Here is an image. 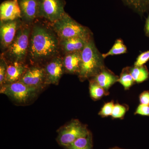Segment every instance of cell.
<instances>
[{"label": "cell", "instance_id": "obj_4", "mask_svg": "<svg viewBox=\"0 0 149 149\" xmlns=\"http://www.w3.org/2000/svg\"><path fill=\"white\" fill-rule=\"evenodd\" d=\"M0 93L4 94L16 104L26 105L37 99L41 90L26 85L18 81L1 86Z\"/></svg>", "mask_w": 149, "mask_h": 149}, {"label": "cell", "instance_id": "obj_11", "mask_svg": "<svg viewBox=\"0 0 149 149\" xmlns=\"http://www.w3.org/2000/svg\"><path fill=\"white\" fill-rule=\"evenodd\" d=\"M18 3L21 19L24 24L32 25L38 18L39 0H17Z\"/></svg>", "mask_w": 149, "mask_h": 149}, {"label": "cell", "instance_id": "obj_2", "mask_svg": "<svg viewBox=\"0 0 149 149\" xmlns=\"http://www.w3.org/2000/svg\"><path fill=\"white\" fill-rule=\"evenodd\" d=\"M104 59L92 37L81 51V64L78 74L80 81L93 78L105 69Z\"/></svg>", "mask_w": 149, "mask_h": 149}, {"label": "cell", "instance_id": "obj_28", "mask_svg": "<svg viewBox=\"0 0 149 149\" xmlns=\"http://www.w3.org/2000/svg\"><path fill=\"white\" fill-rule=\"evenodd\" d=\"M139 99L141 104L149 105V91H145L141 93Z\"/></svg>", "mask_w": 149, "mask_h": 149}, {"label": "cell", "instance_id": "obj_7", "mask_svg": "<svg viewBox=\"0 0 149 149\" xmlns=\"http://www.w3.org/2000/svg\"><path fill=\"white\" fill-rule=\"evenodd\" d=\"M38 18L53 23L65 13L64 0H39Z\"/></svg>", "mask_w": 149, "mask_h": 149}, {"label": "cell", "instance_id": "obj_21", "mask_svg": "<svg viewBox=\"0 0 149 149\" xmlns=\"http://www.w3.org/2000/svg\"><path fill=\"white\" fill-rule=\"evenodd\" d=\"M118 82L121 84L125 90L129 89L133 85L135 81L130 74L129 68H125L123 70Z\"/></svg>", "mask_w": 149, "mask_h": 149}, {"label": "cell", "instance_id": "obj_24", "mask_svg": "<svg viewBox=\"0 0 149 149\" xmlns=\"http://www.w3.org/2000/svg\"><path fill=\"white\" fill-rule=\"evenodd\" d=\"M125 107L119 104L114 105L111 116L114 118H120L124 116L126 112Z\"/></svg>", "mask_w": 149, "mask_h": 149}, {"label": "cell", "instance_id": "obj_5", "mask_svg": "<svg viewBox=\"0 0 149 149\" xmlns=\"http://www.w3.org/2000/svg\"><path fill=\"white\" fill-rule=\"evenodd\" d=\"M51 24L60 40L72 37H93L92 32L88 27L77 22L66 13L61 18Z\"/></svg>", "mask_w": 149, "mask_h": 149}, {"label": "cell", "instance_id": "obj_18", "mask_svg": "<svg viewBox=\"0 0 149 149\" xmlns=\"http://www.w3.org/2000/svg\"><path fill=\"white\" fill-rule=\"evenodd\" d=\"M129 71L135 82L141 83L148 78L149 72L145 65L143 66H134L129 68Z\"/></svg>", "mask_w": 149, "mask_h": 149}, {"label": "cell", "instance_id": "obj_16", "mask_svg": "<svg viewBox=\"0 0 149 149\" xmlns=\"http://www.w3.org/2000/svg\"><path fill=\"white\" fill-rule=\"evenodd\" d=\"M118 78L113 73L104 69L92 79L105 91H107L111 86L118 82Z\"/></svg>", "mask_w": 149, "mask_h": 149}, {"label": "cell", "instance_id": "obj_20", "mask_svg": "<svg viewBox=\"0 0 149 149\" xmlns=\"http://www.w3.org/2000/svg\"><path fill=\"white\" fill-rule=\"evenodd\" d=\"M127 51V47L124 45L122 40L118 39L115 41L114 45L110 50L106 53L102 54V55L104 59L109 56L117 55L126 53Z\"/></svg>", "mask_w": 149, "mask_h": 149}, {"label": "cell", "instance_id": "obj_6", "mask_svg": "<svg viewBox=\"0 0 149 149\" xmlns=\"http://www.w3.org/2000/svg\"><path fill=\"white\" fill-rule=\"evenodd\" d=\"M90 134L88 128L78 120H73L58 129L56 141L66 148L75 140Z\"/></svg>", "mask_w": 149, "mask_h": 149}, {"label": "cell", "instance_id": "obj_3", "mask_svg": "<svg viewBox=\"0 0 149 149\" xmlns=\"http://www.w3.org/2000/svg\"><path fill=\"white\" fill-rule=\"evenodd\" d=\"M32 26V25L22 23L12 42L1 53V56L8 63H26Z\"/></svg>", "mask_w": 149, "mask_h": 149}, {"label": "cell", "instance_id": "obj_23", "mask_svg": "<svg viewBox=\"0 0 149 149\" xmlns=\"http://www.w3.org/2000/svg\"><path fill=\"white\" fill-rule=\"evenodd\" d=\"M8 63L3 56H0V86H2L4 84L7 69Z\"/></svg>", "mask_w": 149, "mask_h": 149}, {"label": "cell", "instance_id": "obj_15", "mask_svg": "<svg viewBox=\"0 0 149 149\" xmlns=\"http://www.w3.org/2000/svg\"><path fill=\"white\" fill-rule=\"evenodd\" d=\"M28 67V65L26 63L15 62L8 63L4 84L19 81Z\"/></svg>", "mask_w": 149, "mask_h": 149}, {"label": "cell", "instance_id": "obj_30", "mask_svg": "<svg viewBox=\"0 0 149 149\" xmlns=\"http://www.w3.org/2000/svg\"><path fill=\"white\" fill-rule=\"evenodd\" d=\"M122 149L118 148H113V149Z\"/></svg>", "mask_w": 149, "mask_h": 149}, {"label": "cell", "instance_id": "obj_9", "mask_svg": "<svg viewBox=\"0 0 149 149\" xmlns=\"http://www.w3.org/2000/svg\"><path fill=\"white\" fill-rule=\"evenodd\" d=\"M22 23L21 19L0 21V45L2 53L12 42L17 30Z\"/></svg>", "mask_w": 149, "mask_h": 149}, {"label": "cell", "instance_id": "obj_26", "mask_svg": "<svg viewBox=\"0 0 149 149\" xmlns=\"http://www.w3.org/2000/svg\"><path fill=\"white\" fill-rule=\"evenodd\" d=\"M114 105L113 103L112 102L105 104L99 113V114L102 116H111Z\"/></svg>", "mask_w": 149, "mask_h": 149}, {"label": "cell", "instance_id": "obj_14", "mask_svg": "<svg viewBox=\"0 0 149 149\" xmlns=\"http://www.w3.org/2000/svg\"><path fill=\"white\" fill-rule=\"evenodd\" d=\"M62 57L65 73L78 75L81 64V52L65 54Z\"/></svg>", "mask_w": 149, "mask_h": 149}, {"label": "cell", "instance_id": "obj_27", "mask_svg": "<svg viewBox=\"0 0 149 149\" xmlns=\"http://www.w3.org/2000/svg\"><path fill=\"white\" fill-rule=\"evenodd\" d=\"M136 113L144 116H149V105L142 104L139 105L136 109Z\"/></svg>", "mask_w": 149, "mask_h": 149}, {"label": "cell", "instance_id": "obj_12", "mask_svg": "<svg viewBox=\"0 0 149 149\" xmlns=\"http://www.w3.org/2000/svg\"><path fill=\"white\" fill-rule=\"evenodd\" d=\"M76 37L60 40V49L61 56L65 54L81 52L89 40L92 38Z\"/></svg>", "mask_w": 149, "mask_h": 149}, {"label": "cell", "instance_id": "obj_13", "mask_svg": "<svg viewBox=\"0 0 149 149\" xmlns=\"http://www.w3.org/2000/svg\"><path fill=\"white\" fill-rule=\"evenodd\" d=\"M21 19V13L17 0H8L0 5V21Z\"/></svg>", "mask_w": 149, "mask_h": 149}, {"label": "cell", "instance_id": "obj_1", "mask_svg": "<svg viewBox=\"0 0 149 149\" xmlns=\"http://www.w3.org/2000/svg\"><path fill=\"white\" fill-rule=\"evenodd\" d=\"M60 39L50 23L38 18L32 24L26 63L44 66L61 55Z\"/></svg>", "mask_w": 149, "mask_h": 149}, {"label": "cell", "instance_id": "obj_8", "mask_svg": "<svg viewBox=\"0 0 149 149\" xmlns=\"http://www.w3.org/2000/svg\"><path fill=\"white\" fill-rule=\"evenodd\" d=\"M19 81L41 91L44 90L46 86H48L44 66L37 65H28L27 70Z\"/></svg>", "mask_w": 149, "mask_h": 149}, {"label": "cell", "instance_id": "obj_25", "mask_svg": "<svg viewBox=\"0 0 149 149\" xmlns=\"http://www.w3.org/2000/svg\"><path fill=\"white\" fill-rule=\"evenodd\" d=\"M149 50L143 52L140 54L136 59L134 63V66H143L149 61Z\"/></svg>", "mask_w": 149, "mask_h": 149}, {"label": "cell", "instance_id": "obj_10", "mask_svg": "<svg viewBox=\"0 0 149 149\" xmlns=\"http://www.w3.org/2000/svg\"><path fill=\"white\" fill-rule=\"evenodd\" d=\"M45 71L47 85H58L63 74L65 73L62 57L56 56L44 66Z\"/></svg>", "mask_w": 149, "mask_h": 149}, {"label": "cell", "instance_id": "obj_17", "mask_svg": "<svg viewBox=\"0 0 149 149\" xmlns=\"http://www.w3.org/2000/svg\"><path fill=\"white\" fill-rule=\"evenodd\" d=\"M130 8L140 15L149 13V0H121Z\"/></svg>", "mask_w": 149, "mask_h": 149}, {"label": "cell", "instance_id": "obj_29", "mask_svg": "<svg viewBox=\"0 0 149 149\" xmlns=\"http://www.w3.org/2000/svg\"><path fill=\"white\" fill-rule=\"evenodd\" d=\"M144 31L145 34L147 37H149V14L146 19V23H145Z\"/></svg>", "mask_w": 149, "mask_h": 149}, {"label": "cell", "instance_id": "obj_19", "mask_svg": "<svg viewBox=\"0 0 149 149\" xmlns=\"http://www.w3.org/2000/svg\"><path fill=\"white\" fill-rule=\"evenodd\" d=\"M92 136L91 134L81 137L75 140L69 146L65 149H92Z\"/></svg>", "mask_w": 149, "mask_h": 149}, {"label": "cell", "instance_id": "obj_22", "mask_svg": "<svg viewBox=\"0 0 149 149\" xmlns=\"http://www.w3.org/2000/svg\"><path fill=\"white\" fill-rule=\"evenodd\" d=\"M90 93L91 97L94 100L101 98L105 94V90L91 79L90 84Z\"/></svg>", "mask_w": 149, "mask_h": 149}]
</instances>
